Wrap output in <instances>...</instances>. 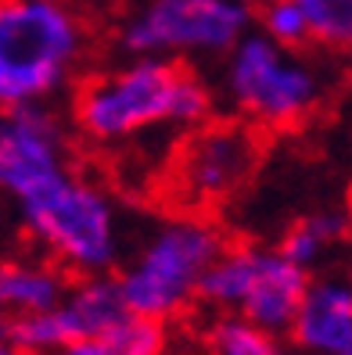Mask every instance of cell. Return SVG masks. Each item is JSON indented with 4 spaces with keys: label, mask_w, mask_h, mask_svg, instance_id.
Instances as JSON below:
<instances>
[{
    "label": "cell",
    "mask_w": 352,
    "mask_h": 355,
    "mask_svg": "<svg viewBox=\"0 0 352 355\" xmlns=\"http://www.w3.org/2000/svg\"><path fill=\"white\" fill-rule=\"evenodd\" d=\"M223 248V230L198 212L158 223L133 262L115 277L126 312L158 323L180 316L183 309H191V302H198L201 273Z\"/></svg>",
    "instance_id": "277c9868"
},
{
    "label": "cell",
    "mask_w": 352,
    "mask_h": 355,
    "mask_svg": "<svg viewBox=\"0 0 352 355\" xmlns=\"http://www.w3.org/2000/svg\"><path fill=\"white\" fill-rule=\"evenodd\" d=\"M69 291V273L54 262H0V312L29 316L54 309Z\"/></svg>",
    "instance_id": "7c38bea8"
},
{
    "label": "cell",
    "mask_w": 352,
    "mask_h": 355,
    "mask_svg": "<svg viewBox=\"0 0 352 355\" xmlns=\"http://www.w3.org/2000/svg\"><path fill=\"white\" fill-rule=\"evenodd\" d=\"M18 219L65 273L97 277L119 259V216L112 198L72 169L18 201Z\"/></svg>",
    "instance_id": "3957f363"
},
{
    "label": "cell",
    "mask_w": 352,
    "mask_h": 355,
    "mask_svg": "<svg viewBox=\"0 0 352 355\" xmlns=\"http://www.w3.org/2000/svg\"><path fill=\"white\" fill-rule=\"evenodd\" d=\"M223 87L244 122L266 130H292L320 112L327 83L302 51H284L262 33H244L226 51Z\"/></svg>",
    "instance_id": "5b68a950"
},
{
    "label": "cell",
    "mask_w": 352,
    "mask_h": 355,
    "mask_svg": "<svg viewBox=\"0 0 352 355\" xmlns=\"http://www.w3.org/2000/svg\"><path fill=\"white\" fill-rule=\"evenodd\" d=\"M287 334L309 355H338L352 338V280L309 277Z\"/></svg>",
    "instance_id": "8fae6325"
},
{
    "label": "cell",
    "mask_w": 352,
    "mask_h": 355,
    "mask_svg": "<svg viewBox=\"0 0 352 355\" xmlns=\"http://www.w3.org/2000/svg\"><path fill=\"white\" fill-rule=\"evenodd\" d=\"M69 133L47 104L0 108V194L22 201L36 187L69 173Z\"/></svg>",
    "instance_id": "ba28073f"
},
{
    "label": "cell",
    "mask_w": 352,
    "mask_h": 355,
    "mask_svg": "<svg viewBox=\"0 0 352 355\" xmlns=\"http://www.w3.org/2000/svg\"><path fill=\"white\" fill-rule=\"evenodd\" d=\"M87 33L61 0H0V108L44 104L69 83Z\"/></svg>",
    "instance_id": "7a4b0ae2"
},
{
    "label": "cell",
    "mask_w": 352,
    "mask_h": 355,
    "mask_svg": "<svg viewBox=\"0 0 352 355\" xmlns=\"http://www.w3.org/2000/svg\"><path fill=\"white\" fill-rule=\"evenodd\" d=\"M165 323L144 320L126 312L112 330L101 334V348L105 355H165Z\"/></svg>",
    "instance_id": "9a60e30c"
},
{
    "label": "cell",
    "mask_w": 352,
    "mask_h": 355,
    "mask_svg": "<svg viewBox=\"0 0 352 355\" xmlns=\"http://www.w3.org/2000/svg\"><path fill=\"white\" fill-rule=\"evenodd\" d=\"M252 26L237 0H144L126 18L119 47L130 58H212L226 54Z\"/></svg>",
    "instance_id": "8992f818"
},
{
    "label": "cell",
    "mask_w": 352,
    "mask_h": 355,
    "mask_svg": "<svg viewBox=\"0 0 352 355\" xmlns=\"http://www.w3.org/2000/svg\"><path fill=\"white\" fill-rule=\"evenodd\" d=\"M259 133L252 122H205L183 137L173 158V187L183 208H205L234 198L259 165Z\"/></svg>",
    "instance_id": "52a82bcc"
},
{
    "label": "cell",
    "mask_w": 352,
    "mask_h": 355,
    "mask_svg": "<svg viewBox=\"0 0 352 355\" xmlns=\"http://www.w3.org/2000/svg\"><path fill=\"white\" fill-rule=\"evenodd\" d=\"M122 316H126V302L119 295L115 277L97 273V277H79L76 284H69L65 298L54 309L11 316L8 330L18 341V348H26L29 355H54L69 341L101 338Z\"/></svg>",
    "instance_id": "9c48e42d"
},
{
    "label": "cell",
    "mask_w": 352,
    "mask_h": 355,
    "mask_svg": "<svg viewBox=\"0 0 352 355\" xmlns=\"http://www.w3.org/2000/svg\"><path fill=\"white\" fill-rule=\"evenodd\" d=\"M352 234V212H342V208H320V212H309L299 223L287 226V234L280 237L277 252L295 262L302 269H313L330 248L349 241Z\"/></svg>",
    "instance_id": "4fadbf2b"
},
{
    "label": "cell",
    "mask_w": 352,
    "mask_h": 355,
    "mask_svg": "<svg viewBox=\"0 0 352 355\" xmlns=\"http://www.w3.org/2000/svg\"><path fill=\"white\" fill-rule=\"evenodd\" d=\"M349 83H352V69H349Z\"/></svg>",
    "instance_id": "7402d4cb"
},
{
    "label": "cell",
    "mask_w": 352,
    "mask_h": 355,
    "mask_svg": "<svg viewBox=\"0 0 352 355\" xmlns=\"http://www.w3.org/2000/svg\"><path fill=\"white\" fill-rule=\"evenodd\" d=\"M209 355H292L277 334H266L241 316H219L209 330Z\"/></svg>",
    "instance_id": "5bb4252c"
},
{
    "label": "cell",
    "mask_w": 352,
    "mask_h": 355,
    "mask_svg": "<svg viewBox=\"0 0 352 355\" xmlns=\"http://www.w3.org/2000/svg\"><path fill=\"white\" fill-rule=\"evenodd\" d=\"M237 4H244V8H255V4H262V0H237Z\"/></svg>",
    "instance_id": "ffe728a7"
},
{
    "label": "cell",
    "mask_w": 352,
    "mask_h": 355,
    "mask_svg": "<svg viewBox=\"0 0 352 355\" xmlns=\"http://www.w3.org/2000/svg\"><path fill=\"white\" fill-rule=\"evenodd\" d=\"M259 33L284 51H302L313 44L305 11L299 0H266L259 8Z\"/></svg>",
    "instance_id": "e0dca14e"
},
{
    "label": "cell",
    "mask_w": 352,
    "mask_h": 355,
    "mask_svg": "<svg viewBox=\"0 0 352 355\" xmlns=\"http://www.w3.org/2000/svg\"><path fill=\"white\" fill-rule=\"evenodd\" d=\"M212 90L194 69L169 58H133L115 72L87 79L72 97L79 133L115 144L151 126H205L212 119Z\"/></svg>",
    "instance_id": "6da1fadb"
},
{
    "label": "cell",
    "mask_w": 352,
    "mask_h": 355,
    "mask_svg": "<svg viewBox=\"0 0 352 355\" xmlns=\"http://www.w3.org/2000/svg\"><path fill=\"white\" fill-rule=\"evenodd\" d=\"M338 355H352V338H349V345H345V348H342Z\"/></svg>",
    "instance_id": "44dd1931"
},
{
    "label": "cell",
    "mask_w": 352,
    "mask_h": 355,
    "mask_svg": "<svg viewBox=\"0 0 352 355\" xmlns=\"http://www.w3.org/2000/svg\"><path fill=\"white\" fill-rule=\"evenodd\" d=\"M0 316H4V312H0Z\"/></svg>",
    "instance_id": "603a6c76"
},
{
    "label": "cell",
    "mask_w": 352,
    "mask_h": 355,
    "mask_svg": "<svg viewBox=\"0 0 352 355\" xmlns=\"http://www.w3.org/2000/svg\"><path fill=\"white\" fill-rule=\"evenodd\" d=\"M54 355H105V348H101V338H87V341H69V345H61Z\"/></svg>",
    "instance_id": "ac0fdd59"
},
{
    "label": "cell",
    "mask_w": 352,
    "mask_h": 355,
    "mask_svg": "<svg viewBox=\"0 0 352 355\" xmlns=\"http://www.w3.org/2000/svg\"><path fill=\"white\" fill-rule=\"evenodd\" d=\"M309 269L287 262L277 248H255L252 277H248L244 298L234 316L248 320L252 327L284 338L292 330V320L299 312V302L305 295Z\"/></svg>",
    "instance_id": "30bf717a"
},
{
    "label": "cell",
    "mask_w": 352,
    "mask_h": 355,
    "mask_svg": "<svg viewBox=\"0 0 352 355\" xmlns=\"http://www.w3.org/2000/svg\"><path fill=\"white\" fill-rule=\"evenodd\" d=\"M0 355H29L26 348H18V341L11 338L8 327H0Z\"/></svg>",
    "instance_id": "d6986e66"
},
{
    "label": "cell",
    "mask_w": 352,
    "mask_h": 355,
    "mask_svg": "<svg viewBox=\"0 0 352 355\" xmlns=\"http://www.w3.org/2000/svg\"><path fill=\"white\" fill-rule=\"evenodd\" d=\"M313 44L327 51H352V0H299Z\"/></svg>",
    "instance_id": "2e32d148"
}]
</instances>
